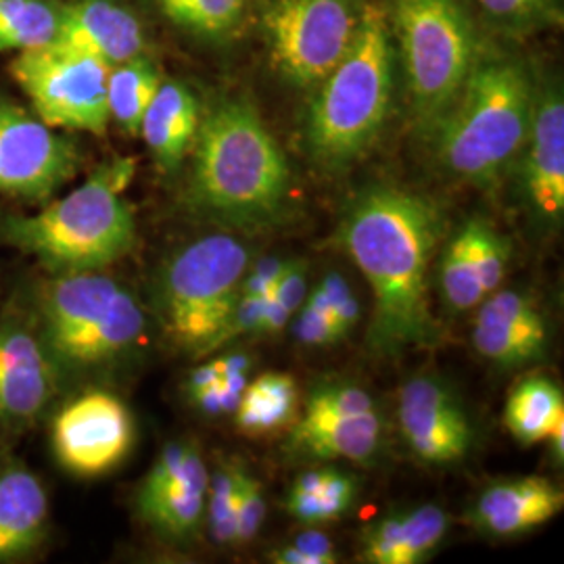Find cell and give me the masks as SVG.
<instances>
[{
    "label": "cell",
    "instance_id": "obj_27",
    "mask_svg": "<svg viewBox=\"0 0 564 564\" xmlns=\"http://www.w3.org/2000/svg\"><path fill=\"white\" fill-rule=\"evenodd\" d=\"M475 349L489 362L500 366H523L542 358L547 330L545 326H514L496 321H475Z\"/></svg>",
    "mask_w": 564,
    "mask_h": 564
},
{
    "label": "cell",
    "instance_id": "obj_33",
    "mask_svg": "<svg viewBox=\"0 0 564 564\" xmlns=\"http://www.w3.org/2000/svg\"><path fill=\"white\" fill-rule=\"evenodd\" d=\"M375 412L372 398L356 384H323L305 403L307 416H356Z\"/></svg>",
    "mask_w": 564,
    "mask_h": 564
},
{
    "label": "cell",
    "instance_id": "obj_16",
    "mask_svg": "<svg viewBox=\"0 0 564 564\" xmlns=\"http://www.w3.org/2000/svg\"><path fill=\"white\" fill-rule=\"evenodd\" d=\"M524 147L527 197L540 223L558 226L564 216V101L558 88L538 95Z\"/></svg>",
    "mask_w": 564,
    "mask_h": 564
},
{
    "label": "cell",
    "instance_id": "obj_9",
    "mask_svg": "<svg viewBox=\"0 0 564 564\" xmlns=\"http://www.w3.org/2000/svg\"><path fill=\"white\" fill-rule=\"evenodd\" d=\"M362 11L360 0H272L263 32L282 80L314 90L349 51Z\"/></svg>",
    "mask_w": 564,
    "mask_h": 564
},
{
    "label": "cell",
    "instance_id": "obj_15",
    "mask_svg": "<svg viewBox=\"0 0 564 564\" xmlns=\"http://www.w3.org/2000/svg\"><path fill=\"white\" fill-rule=\"evenodd\" d=\"M398 421L405 444L424 463H458L475 442L463 405L435 377H416L403 384Z\"/></svg>",
    "mask_w": 564,
    "mask_h": 564
},
{
    "label": "cell",
    "instance_id": "obj_30",
    "mask_svg": "<svg viewBox=\"0 0 564 564\" xmlns=\"http://www.w3.org/2000/svg\"><path fill=\"white\" fill-rule=\"evenodd\" d=\"M463 232L487 297L494 291H498L500 284L505 282L506 270L510 262V247L496 228H491L479 218L464 224Z\"/></svg>",
    "mask_w": 564,
    "mask_h": 564
},
{
    "label": "cell",
    "instance_id": "obj_25",
    "mask_svg": "<svg viewBox=\"0 0 564 564\" xmlns=\"http://www.w3.org/2000/svg\"><path fill=\"white\" fill-rule=\"evenodd\" d=\"M356 498V484L339 470H307L286 500L289 512L303 523H326L343 517Z\"/></svg>",
    "mask_w": 564,
    "mask_h": 564
},
{
    "label": "cell",
    "instance_id": "obj_28",
    "mask_svg": "<svg viewBox=\"0 0 564 564\" xmlns=\"http://www.w3.org/2000/svg\"><path fill=\"white\" fill-rule=\"evenodd\" d=\"M442 291L445 303L454 312H466L485 300L484 286L477 276L463 228L447 242L442 260Z\"/></svg>",
    "mask_w": 564,
    "mask_h": 564
},
{
    "label": "cell",
    "instance_id": "obj_22",
    "mask_svg": "<svg viewBox=\"0 0 564 564\" xmlns=\"http://www.w3.org/2000/svg\"><path fill=\"white\" fill-rule=\"evenodd\" d=\"M505 423L521 444L545 442L564 424L563 391L542 377L524 379L508 398Z\"/></svg>",
    "mask_w": 564,
    "mask_h": 564
},
{
    "label": "cell",
    "instance_id": "obj_24",
    "mask_svg": "<svg viewBox=\"0 0 564 564\" xmlns=\"http://www.w3.org/2000/svg\"><path fill=\"white\" fill-rule=\"evenodd\" d=\"M160 84V69L142 55L113 65L107 80L109 120L116 121L126 134L139 137L142 116Z\"/></svg>",
    "mask_w": 564,
    "mask_h": 564
},
{
    "label": "cell",
    "instance_id": "obj_20",
    "mask_svg": "<svg viewBox=\"0 0 564 564\" xmlns=\"http://www.w3.org/2000/svg\"><path fill=\"white\" fill-rule=\"evenodd\" d=\"M199 102L182 82H162L141 121V134L163 172L178 170L199 130Z\"/></svg>",
    "mask_w": 564,
    "mask_h": 564
},
{
    "label": "cell",
    "instance_id": "obj_1",
    "mask_svg": "<svg viewBox=\"0 0 564 564\" xmlns=\"http://www.w3.org/2000/svg\"><path fill=\"white\" fill-rule=\"evenodd\" d=\"M444 230L435 203L398 186H372L347 209L341 241L375 297L366 337L372 351L395 356L440 341L426 276Z\"/></svg>",
    "mask_w": 564,
    "mask_h": 564
},
{
    "label": "cell",
    "instance_id": "obj_21",
    "mask_svg": "<svg viewBox=\"0 0 564 564\" xmlns=\"http://www.w3.org/2000/svg\"><path fill=\"white\" fill-rule=\"evenodd\" d=\"M381 444V421L377 412L356 416H303L295 424L289 447L291 452L314 460L343 458L368 463Z\"/></svg>",
    "mask_w": 564,
    "mask_h": 564
},
{
    "label": "cell",
    "instance_id": "obj_17",
    "mask_svg": "<svg viewBox=\"0 0 564 564\" xmlns=\"http://www.w3.org/2000/svg\"><path fill=\"white\" fill-rule=\"evenodd\" d=\"M53 44L120 65L144 51V32L137 15L118 0H76L61 11Z\"/></svg>",
    "mask_w": 564,
    "mask_h": 564
},
{
    "label": "cell",
    "instance_id": "obj_7",
    "mask_svg": "<svg viewBox=\"0 0 564 564\" xmlns=\"http://www.w3.org/2000/svg\"><path fill=\"white\" fill-rule=\"evenodd\" d=\"M247 268L249 249L230 235H209L181 247L155 282V310L167 341L193 356L223 347Z\"/></svg>",
    "mask_w": 564,
    "mask_h": 564
},
{
    "label": "cell",
    "instance_id": "obj_32",
    "mask_svg": "<svg viewBox=\"0 0 564 564\" xmlns=\"http://www.w3.org/2000/svg\"><path fill=\"white\" fill-rule=\"evenodd\" d=\"M449 519L440 506L424 505L402 514L405 564L421 563L442 544Z\"/></svg>",
    "mask_w": 564,
    "mask_h": 564
},
{
    "label": "cell",
    "instance_id": "obj_4",
    "mask_svg": "<svg viewBox=\"0 0 564 564\" xmlns=\"http://www.w3.org/2000/svg\"><path fill=\"white\" fill-rule=\"evenodd\" d=\"M395 93V53L381 4H364L356 39L316 88L305 116V144L324 170L360 160L379 139Z\"/></svg>",
    "mask_w": 564,
    "mask_h": 564
},
{
    "label": "cell",
    "instance_id": "obj_31",
    "mask_svg": "<svg viewBox=\"0 0 564 564\" xmlns=\"http://www.w3.org/2000/svg\"><path fill=\"white\" fill-rule=\"evenodd\" d=\"M242 470L239 466H223L209 477L207 485V523L218 544L235 542V514L241 487Z\"/></svg>",
    "mask_w": 564,
    "mask_h": 564
},
{
    "label": "cell",
    "instance_id": "obj_5",
    "mask_svg": "<svg viewBox=\"0 0 564 564\" xmlns=\"http://www.w3.org/2000/svg\"><path fill=\"white\" fill-rule=\"evenodd\" d=\"M538 90L521 61H475L437 128L445 170L470 184L494 186L519 158L529 137Z\"/></svg>",
    "mask_w": 564,
    "mask_h": 564
},
{
    "label": "cell",
    "instance_id": "obj_13",
    "mask_svg": "<svg viewBox=\"0 0 564 564\" xmlns=\"http://www.w3.org/2000/svg\"><path fill=\"white\" fill-rule=\"evenodd\" d=\"M59 364L34 321L0 318V429L23 433L41 423L61 387Z\"/></svg>",
    "mask_w": 564,
    "mask_h": 564
},
{
    "label": "cell",
    "instance_id": "obj_23",
    "mask_svg": "<svg viewBox=\"0 0 564 564\" xmlns=\"http://www.w3.org/2000/svg\"><path fill=\"white\" fill-rule=\"evenodd\" d=\"M237 410V426L245 435H268L291 423L297 410V384L281 372H268L245 384Z\"/></svg>",
    "mask_w": 564,
    "mask_h": 564
},
{
    "label": "cell",
    "instance_id": "obj_42",
    "mask_svg": "<svg viewBox=\"0 0 564 564\" xmlns=\"http://www.w3.org/2000/svg\"><path fill=\"white\" fill-rule=\"evenodd\" d=\"M284 265H286V262H281V260H276V258H263V260H260V262L256 263L253 272H258L260 276L268 279V281L276 282L279 279H281Z\"/></svg>",
    "mask_w": 564,
    "mask_h": 564
},
{
    "label": "cell",
    "instance_id": "obj_37",
    "mask_svg": "<svg viewBox=\"0 0 564 564\" xmlns=\"http://www.w3.org/2000/svg\"><path fill=\"white\" fill-rule=\"evenodd\" d=\"M295 335L305 345H330L341 341L345 337V333L335 324L330 314L310 303H305L300 314V321L295 324Z\"/></svg>",
    "mask_w": 564,
    "mask_h": 564
},
{
    "label": "cell",
    "instance_id": "obj_8",
    "mask_svg": "<svg viewBox=\"0 0 564 564\" xmlns=\"http://www.w3.org/2000/svg\"><path fill=\"white\" fill-rule=\"evenodd\" d=\"M393 23L414 118L433 134L477 61L475 28L460 0H395Z\"/></svg>",
    "mask_w": 564,
    "mask_h": 564
},
{
    "label": "cell",
    "instance_id": "obj_10",
    "mask_svg": "<svg viewBox=\"0 0 564 564\" xmlns=\"http://www.w3.org/2000/svg\"><path fill=\"white\" fill-rule=\"evenodd\" d=\"M111 65L93 55L46 44L21 51L11 74L34 105L36 116L53 128L102 137L109 126L107 80Z\"/></svg>",
    "mask_w": 564,
    "mask_h": 564
},
{
    "label": "cell",
    "instance_id": "obj_34",
    "mask_svg": "<svg viewBox=\"0 0 564 564\" xmlns=\"http://www.w3.org/2000/svg\"><path fill=\"white\" fill-rule=\"evenodd\" d=\"M364 558L372 564H405L402 512L387 514L366 529L362 540Z\"/></svg>",
    "mask_w": 564,
    "mask_h": 564
},
{
    "label": "cell",
    "instance_id": "obj_35",
    "mask_svg": "<svg viewBox=\"0 0 564 564\" xmlns=\"http://www.w3.org/2000/svg\"><path fill=\"white\" fill-rule=\"evenodd\" d=\"M487 15L508 28L538 25L556 11L558 0H477Z\"/></svg>",
    "mask_w": 564,
    "mask_h": 564
},
{
    "label": "cell",
    "instance_id": "obj_3",
    "mask_svg": "<svg viewBox=\"0 0 564 564\" xmlns=\"http://www.w3.org/2000/svg\"><path fill=\"white\" fill-rule=\"evenodd\" d=\"M134 160L102 163L88 181L36 214L0 218V245L32 256L51 274L95 272L126 258L137 242V223L123 191Z\"/></svg>",
    "mask_w": 564,
    "mask_h": 564
},
{
    "label": "cell",
    "instance_id": "obj_41",
    "mask_svg": "<svg viewBox=\"0 0 564 564\" xmlns=\"http://www.w3.org/2000/svg\"><path fill=\"white\" fill-rule=\"evenodd\" d=\"M289 316L291 312L282 303L276 302L272 295L265 297L262 333H279L289 323Z\"/></svg>",
    "mask_w": 564,
    "mask_h": 564
},
{
    "label": "cell",
    "instance_id": "obj_29",
    "mask_svg": "<svg viewBox=\"0 0 564 564\" xmlns=\"http://www.w3.org/2000/svg\"><path fill=\"white\" fill-rule=\"evenodd\" d=\"M163 13L197 34H224L245 18L249 0H158Z\"/></svg>",
    "mask_w": 564,
    "mask_h": 564
},
{
    "label": "cell",
    "instance_id": "obj_43",
    "mask_svg": "<svg viewBox=\"0 0 564 564\" xmlns=\"http://www.w3.org/2000/svg\"><path fill=\"white\" fill-rule=\"evenodd\" d=\"M545 442H550L552 444V454H554V458H558V460H563L564 456V424H561Z\"/></svg>",
    "mask_w": 564,
    "mask_h": 564
},
{
    "label": "cell",
    "instance_id": "obj_39",
    "mask_svg": "<svg viewBox=\"0 0 564 564\" xmlns=\"http://www.w3.org/2000/svg\"><path fill=\"white\" fill-rule=\"evenodd\" d=\"M305 272H303V263L286 262L282 270L281 279L276 281L272 297L276 302L282 303L291 314L297 312L305 302Z\"/></svg>",
    "mask_w": 564,
    "mask_h": 564
},
{
    "label": "cell",
    "instance_id": "obj_2",
    "mask_svg": "<svg viewBox=\"0 0 564 564\" xmlns=\"http://www.w3.org/2000/svg\"><path fill=\"white\" fill-rule=\"evenodd\" d=\"M193 144L188 205L197 214L242 232L281 220L291 170L253 105L218 102L199 123Z\"/></svg>",
    "mask_w": 564,
    "mask_h": 564
},
{
    "label": "cell",
    "instance_id": "obj_18",
    "mask_svg": "<svg viewBox=\"0 0 564 564\" xmlns=\"http://www.w3.org/2000/svg\"><path fill=\"white\" fill-rule=\"evenodd\" d=\"M51 529V502L41 477L21 460H0V564L41 550Z\"/></svg>",
    "mask_w": 564,
    "mask_h": 564
},
{
    "label": "cell",
    "instance_id": "obj_26",
    "mask_svg": "<svg viewBox=\"0 0 564 564\" xmlns=\"http://www.w3.org/2000/svg\"><path fill=\"white\" fill-rule=\"evenodd\" d=\"M57 0H0V51H32L57 39Z\"/></svg>",
    "mask_w": 564,
    "mask_h": 564
},
{
    "label": "cell",
    "instance_id": "obj_14",
    "mask_svg": "<svg viewBox=\"0 0 564 564\" xmlns=\"http://www.w3.org/2000/svg\"><path fill=\"white\" fill-rule=\"evenodd\" d=\"M209 473L199 449L186 442L165 445L137 491L142 523L174 542L193 540L205 519Z\"/></svg>",
    "mask_w": 564,
    "mask_h": 564
},
{
    "label": "cell",
    "instance_id": "obj_6",
    "mask_svg": "<svg viewBox=\"0 0 564 564\" xmlns=\"http://www.w3.org/2000/svg\"><path fill=\"white\" fill-rule=\"evenodd\" d=\"M34 324L61 372L120 362L147 337L139 300L101 270L51 274L42 281Z\"/></svg>",
    "mask_w": 564,
    "mask_h": 564
},
{
    "label": "cell",
    "instance_id": "obj_12",
    "mask_svg": "<svg viewBox=\"0 0 564 564\" xmlns=\"http://www.w3.org/2000/svg\"><path fill=\"white\" fill-rule=\"evenodd\" d=\"M137 440L128 405L109 391H86L53 416L51 445L57 463L76 477H101L123 463Z\"/></svg>",
    "mask_w": 564,
    "mask_h": 564
},
{
    "label": "cell",
    "instance_id": "obj_36",
    "mask_svg": "<svg viewBox=\"0 0 564 564\" xmlns=\"http://www.w3.org/2000/svg\"><path fill=\"white\" fill-rule=\"evenodd\" d=\"M265 517L262 485L242 470L237 514H235V542H249L260 529Z\"/></svg>",
    "mask_w": 564,
    "mask_h": 564
},
{
    "label": "cell",
    "instance_id": "obj_11",
    "mask_svg": "<svg viewBox=\"0 0 564 564\" xmlns=\"http://www.w3.org/2000/svg\"><path fill=\"white\" fill-rule=\"evenodd\" d=\"M80 167L76 142L53 126L0 97V193L25 202H46Z\"/></svg>",
    "mask_w": 564,
    "mask_h": 564
},
{
    "label": "cell",
    "instance_id": "obj_38",
    "mask_svg": "<svg viewBox=\"0 0 564 564\" xmlns=\"http://www.w3.org/2000/svg\"><path fill=\"white\" fill-rule=\"evenodd\" d=\"M263 303H265V297L242 295V293L239 295V300L232 307V314L228 318V324L224 328L223 345L242 333H262Z\"/></svg>",
    "mask_w": 564,
    "mask_h": 564
},
{
    "label": "cell",
    "instance_id": "obj_19",
    "mask_svg": "<svg viewBox=\"0 0 564 564\" xmlns=\"http://www.w3.org/2000/svg\"><path fill=\"white\" fill-rule=\"evenodd\" d=\"M563 506V491L547 479H510L485 489L473 510V521L496 538H514L547 523Z\"/></svg>",
    "mask_w": 564,
    "mask_h": 564
},
{
    "label": "cell",
    "instance_id": "obj_40",
    "mask_svg": "<svg viewBox=\"0 0 564 564\" xmlns=\"http://www.w3.org/2000/svg\"><path fill=\"white\" fill-rule=\"evenodd\" d=\"M293 545H297L300 550L307 552L310 556H314L318 564L337 563V556H335L330 540L321 531H305L302 535H297Z\"/></svg>",
    "mask_w": 564,
    "mask_h": 564
}]
</instances>
